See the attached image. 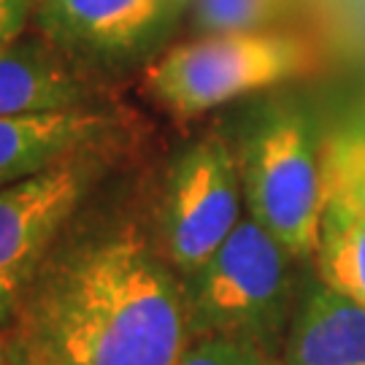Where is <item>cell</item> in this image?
Returning <instances> with one entry per match:
<instances>
[{"mask_svg": "<svg viewBox=\"0 0 365 365\" xmlns=\"http://www.w3.org/2000/svg\"><path fill=\"white\" fill-rule=\"evenodd\" d=\"M190 341L184 276L128 214L78 217L0 333L11 365H176Z\"/></svg>", "mask_w": 365, "mask_h": 365, "instance_id": "cell-1", "label": "cell"}, {"mask_svg": "<svg viewBox=\"0 0 365 365\" xmlns=\"http://www.w3.org/2000/svg\"><path fill=\"white\" fill-rule=\"evenodd\" d=\"M295 257L255 220H241L209 260L184 276L190 339H230L284 352L295 298Z\"/></svg>", "mask_w": 365, "mask_h": 365, "instance_id": "cell-2", "label": "cell"}, {"mask_svg": "<svg viewBox=\"0 0 365 365\" xmlns=\"http://www.w3.org/2000/svg\"><path fill=\"white\" fill-rule=\"evenodd\" d=\"M325 49L300 30L211 33L182 41L146 68V90L173 117L192 119L252 92L322 71Z\"/></svg>", "mask_w": 365, "mask_h": 365, "instance_id": "cell-3", "label": "cell"}, {"mask_svg": "<svg viewBox=\"0 0 365 365\" xmlns=\"http://www.w3.org/2000/svg\"><path fill=\"white\" fill-rule=\"evenodd\" d=\"M238 173L249 220L295 260H314L327 206L322 141L295 108H268L238 146Z\"/></svg>", "mask_w": 365, "mask_h": 365, "instance_id": "cell-4", "label": "cell"}, {"mask_svg": "<svg viewBox=\"0 0 365 365\" xmlns=\"http://www.w3.org/2000/svg\"><path fill=\"white\" fill-rule=\"evenodd\" d=\"M244 206L238 157L220 130L190 144L168 168L155 209V238L182 276L197 271L238 227Z\"/></svg>", "mask_w": 365, "mask_h": 365, "instance_id": "cell-5", "label": "cell"}, {"mask_svg": "<svg viewBox=\"0 0 365 365\" xmlns=\"http://www.w3.org/2000/svg\"><path fill=\"white\" fill-rule=\"evenodd\" d=\"M101 179L98 155L60 163L0 190V333Z\"/></svg>", "mask_w": 365, "mask_h": 365, "instance_id": "cell-6", "label": "cell"}, {"mask_svg": "<svg viewBox=\"0 0 365 365\" xmlns=\"http://www.w3.org/2000/svg\"><path fill=\"white\" fill-rule=\"evenodd\" d=\"M176 16L168 0H38L33 27L78 68H106L149 52Z\"/></svg>", "mask_w": 365, "mask_h": 365, "instance_id": "cell-7", "label": "cell"}, {"mask_svg": "<svg viewBox=\"0 0 365 365\" xmlns=\"http://www.w3.org/2000/svg\"><path fill=\"white\" fill-rule=\"evenodd\" d=\"M117 119L101 106L0 117V190L41 170L106 152Z\"/></svg>", "mask_w": 365, "mask_h": 365, "instance_id": "cell-8", "label": "cell"}, {"mask_svg": "<svg viewBox=\"0 0 365 365\" xmlns=\"http://www.w3.org/2000/svg\"><path fill=\"white\" fill-rule=\"evenodd\" d=\"M95 106V84L84 68L52 43L19 38L0 49V117Z\"/></svg>", "mask_w": 365, "mask_h": 365, "instance_id": "cell-9", "label": "cell"}, {"mask_svg": "<svg viewBox=\"0 0 365 365\" xmlns=\"http://www.w3.org/2000/svg\"><path fill=\"white\" fill-rule=\"evenodd\" d=\"M284 365H365V309L327 289L322 282L314 284L289 325Z\"/></svg>", "mask_w": 365, "mask_h": 365, "instance_id": "cell-10", "label": "cell"}, {"mask_svg": "<svg viewBox=\"0 0 365 365\" xmlns=\"http://www.w3.org/2000/svg\"><path fill=\"white\" fill-rule=\"evenodd\" d=\"M317 276L327 289L365 309V214L327 200L314 255Z\"/></svg>", "mask_w": 365, "mask_h": 365, "instance_id": "cell-11", "label": "cell"}, {"mask_svg": "<svg viewBox=\"0 0 365 365\" xmlns=\"http://www.w3.org/2000/svg\"><path fill=\"white\" fill-rule=\"evenodd\" d=\"M300 0H192L190 25L197 36L282 30Z\"/></svg>", "mask_w": 365, "mask_h": 365, "instance_id": "cell-12", "label": "cell"}, {"mask_svg": "<svg viewBox=\"0 0 365 365\" xmlns=\"http://www.w3.org/2000/svg\"><path fill=\"white\" fill-rule=\"evenodd\" d=\"M327 200L365 214V125H349L322 141Z\"/></svg>", "mask_w": 365, "mask_h": 365, "instance_id": "cell-13", "label": "cell"}, {"mask_svg": "<svg viewBox=\"0 0 365 365\" xmlns=\"http://www.w3.org/2000/svg\"><path fill=\"white\" fill-rule=\"evenodd\" d=\"M176 365H284L282 352L260 344L230 339H195L187 344Z\"/></svg>", "mask_w": 365, "mask_h": 365, "instance_id": "cell-14", "label": "cell"}, {"mask_svg": "<svg viewBox=\"0 0 365 365\" xmlns=\"http://www.w3.org/2000/svg\"><path fill=\"white\" fill-rule=\"evenodd\" d=\"M38 0H0V49L14 41L25 38L33 27Z\"/></svg>", "mask_w": 365, "mask_h": 365, "instance_id": "cell-15", "label": "cell"}, {"mask_svg": "<svg viewBox=\"0 0 365 365\" xmlns=\"http://www.w3.org/2000/svg\"><path fill=\"white\" fill-rule=\"evenodd\" d=\"M170 6H173V11L176 14H182L184 9H190V3H192V0H168Z\"/></svg>", "mask_w": 365, "mask_h": 365, "instance_id": "cell-16", "label": "cell"}, {"mask_svg": "<svg viewBox=\"0 0 365 365\" xmlns=\"http://www.w3.org/2000/svg\"><path fill=\"white\" fill-rule=\"evenodd\" d=\"M0 365H11V360H9V354H6L3 346H0Z\"/></svg>", "mask_w": 365, "mask_h": 365, "instance_id": "cell-17", "label": "cell"}, {"mask_svg": "<svg viewBox=\"0 0 365 365\" xmlns=\"http://www.w3.org/2000/svg\"><path fill=\"white\" fill-rule=\"evenodd\" d=\"M363 125H365V119H363Z\"/></svg>", "mask_w": 365, "mask_h": 365, "instance_id": "cell-18", "label": "cell"}]
</instances>
